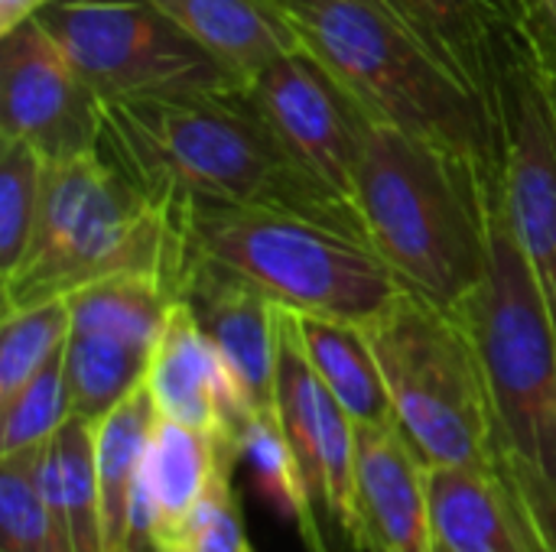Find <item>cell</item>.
I'll return each mask as SVG.
<instances>
[{
    "instance_id": "obj_1",
    "label": "cell",
    "mask_w": 556,
    "mask_h": 552,
    "mask_svg": "<svg viewBox=\"0 0 556 552\" xmlns=\"http://www.w3.org/2000/svg\"><path fill=\"white\" fill-rule=\"evenodd\" d=\"M98 156L150 205H261L332 221L365 238L358 218L316 189L277 146L248 91L101 104Z\"/></svg>"
},
{
    "instance_id": "obj_2",
    "label": "cell",
    "mask_w": 556,
    "mask_h": 552,
    "mask_svg": "<svg viewBox=\"0 0 556 552\" xmlns=\"http://www.w3.org/2000/svg\"><path fill=\"white\" fill-rule=\"evenodd\" d=\"M482 368L492 482L528 552H556V332L515 241L505 182L489 202V264L459 309Z\"/></svg>"
},
{
    "instance_id": "obj_3",
    "label": "cell",
    "mask_w": 556,
    "mask_h": 552,
    "mask_svg": "<svg viewBox=\"0 0 556 552\" xmlns=\"http://www.w3.org/2000/svg\"><path fill=\"white\" fill-rule=\"evenodd\" d=\"M342 88L378 124H391L502 182V133L479 101L378 0H270Z\"/></svg>"
},
{
    "instance_id": "obj_4",
    "label": "cell",
    "mask_w": 556,
    "mask_h": 552,
    "mask_svg": "<svg viewBox=\"0 0 556 552\" xmlns=\"http://www.w3.org/2000/svg\"><path fill=\"white\" fill-rule=\"evenodd\" d=\"M502 182H482L443 150L371 120L355 211L401 290L459 312L485 277L489 202Z\"/></svg>"
},
{
    "instance_id": "obj_5",
    "label": "cell",
    "mask_w": 556,
    "mask_h": 552,
    "mask_svg": "<svg viewBox=\"0 0 556 552\" xmlns=\"http://www.w3.org/2000/svg\"><path fill=\"white\" fill-rule=\"evenodd\" d=\"M179 254L176 221L134 192L94 150L46 169L29 244L0 277V312L68 299L121 273H153L173 286Z\"/></svg>"
},
{
    "instance_id": "obj_6",
    "label": "cell",
    "mask_w": 556,
    "mask_h": 552,
    "mask_svg": "<svg viewBox=\"0 0 556 552\" xmlns=\"http://www.w3.org/2000/svg\"><path fill=\"white\" fill-rule=\"evenodd\" d=\"M182 244L296 316L365 325L401 283L365 238L300 211L231 205L173 215Z\"/></svg>"
},
{
    "instance_id": "obj_7",
    "label": "cell",
    "mask_w": 556,
    "mask_h": 552,
    "mask_svg": "<svg viewBox=\"0 0 556 552\" xmlns=\"http://www.w3.org/2000/svg\"><path fill=\"white\" fill-rule=\"evenodd\" d=\"M397 426L430 465L492 475L489 403L476 342L459 312L401 290L365 322Z\"/></svg>"
},
{
    "instance_id": "obj_8",
    "label": "cell",
    "mask_w": 556,
    "mask_h": 552,
    "mask_svg": "<svg viewBox=\"0 0 556 552\" xmlns=\"http://www.w3.org/2000/svg\"><path fill=\"white\" fill-rule=\"evenodd\" d=\"M108 101L205 98L244 85L150 0H55L36 16Z\"/></svg>"
},
{
    "instance_id": "obj_9",
    "label": "cell",
    "mask_w": 556,
    "mask_h": 552,
    "mask_svg": "<svg viewBox=\"0 0 556 552\" xmlns=\"http://www.w3.org/2000/svg\"><path fill=\"white\" fill-rule=\"evenodd\" d=\"M505 205L556 332V72L521 26L495 81Z\"/></svg>"
},
{
    "instance_id": "obj_10",
    "label": "cell",
    "mask_w": 556,
    "mask_h": 552,
    "mask_svg": "<svg viewBox=\"0 0 556 552\" xmlns=\"http://www.w3.org/2000/svg\"><path fill=\"white\" fill-rule=\"evenodd\" d=\"M244 91L287 159L358 218L355 182L371 117L342 81L313 52L296 46L264 65Z\"/></svg>"
},
{
    "instance_id": "obj_11",
    "label": "cell",
    "mask_w": 556,
    "mask_h": 552,
    "mask_svg": "<svg viewBox=\"0 0 556 552\" xmlns=\"http://www.w3.org/2000/svg\"><path fill=\"white\" fill-rule=\"evenodd\" d=\"M173 306V286L153 273L108 277L68 296L65 381L72 413L94 423L147 384Z\"/></svg>"
},
{
    "instance_id": "obj_12",
    "label": "cell",
    "mask_w": 556,
    "mask_h": 552,
    "mask_svg": "<svg viewBox=\"0 0 556 552\" xmlns=\"http://www.w3.org/2000/svg\"><path fill=\"white\" fill-rule=\"evenodd\" d=\"M98 133L101 101L52 33L29 20L0 36V137L55 166L94 153Z\"/></svg>"
},
{
    "instance_id": "obj_13",
    "label": "cell",
    "mask_w": 556,
    "mask_h": 552,
    "mask_svg": "<svg viewBox=\"0 0 556 552\" xmlns=\"http://www.w3.org/2000/svg\"><path fill=\"white\" fill-rule=\"evenodd\" d=\"M182 241V238H179ZM176 299L195 316L225 358L251 413H274L277 381V303L222 264L182 244Z\"/></svg>"
},
{
    "instance_id": "obj_14",
    "label": "cell",
    "mask_w": 556,
    "mask_h": 552,
    "mask_svg": "<svg viewBox=\"0 0 556 552\" xmlns=\"http://www.w3.org/2000/svg\"><path fill=\"white\" fill-rule=\"evenodd\" d=\"M430 462L397 423L355 426V501L368 552H437Z\"/></svg>"
},
{
    "instance_id": "obj_15",
    "label": "cell",
    "mask_w": 556,
    "mask_h": 552,
    "mask_svg": "<svg viewBox=\"0 0 556 552\" xmlns=\"http://www.w3.org/2000/svg\"><path fill=\"white\" fill-rule=\"evenodd\" d=\"M147 390L160 416L202 429L235 446L248 416H254L205 329L176 299L156 342Z\"/></svg>"
},
{
    "instance_id": "obj_16",
    "label": "cell",
    "mask_w": 556,
    "mask_h": 552,
    "mask_svg": "<svg viewBox=\"0 0 556 552\" xmlns=\"http://www.w3.org/2000/svg\"><path fill=\"white\" fill-rule=\"evenodd\" d=\"M420 46L495 111L505 42L528 26L521 0H378Z\"/></svg>"
},
{
    "instance_id": "obj_17",
    "label": "cell",
    "mask_w": 556,
    "mask_h": 552,
    "mask_svg": "<svg viewBox=\"0 0 556 552\" xmlns=\"http://www.w3.org/2000/svg\"><path fill=\"white\" fill-rule=\"evenodd\" d=\"M241 85L296 49L293 26L270 0H150Z\"/></svg>"
},
{
    "instance_id": "obj_18",
    "label": "cell",
    "mask_w": 556,
    "mask_h": 552,
    "mask_svg": "<svg viewBox=\"0 0 556 552\" xmlns=\"http://www.w3.org/2000/svg\"><path fill=\"white\" fill-rule=\"evenodd\" d=\"M228 459L238 462L231 442L192 429L186 423L156 416L140 468V488L156 517L160 552L173 543L179 524L186 521V514L192 511V504L199 501L218 465Z\"/></svg>"
},
{
    "instance_id": "obj_19",
    "label": "cell",
    "mask_w": 556,
    "mask_h": 552,
    "mask_svg": "<svg viewBox=\"0 0 556 552\" xmlns=\"http://www.w3.org/2000/svg\"><path fill=\"white\" fill-rule=\"evenodd\" d=\"M296 335L319 384L336 397V403L349 413L355 426L397 423L365 325L323 316H296Z\"/></svg>"
},
{
    "instance_id": "obj_20",
    "label": "cell",
    "mask_w": 556,
    "mask_h": 552,
    "mask_svg": "<svg viewBox=\"0 0 556 552\" xmlns=\"http://www.w3.org/2000/svg\"><path fill=\"white\" fill-rule=\"evenodd\" d=\"M430 527L437 552H528L492 475L430 465Z\"/></svg>"
},
{
    "instance_id": "obj_21",
    "label": "cell",
    "mask_w": 556,
    "mask_h": 552,
    "mask_svg": "<svg viewBox=\"0 0 556 552\" xmlns=\"http://www.w3.org/2000/svg\"><path fill=\"white\" fill-rule=\"evenodd\" d=\"M156 403L143 387L127 400L94 420V462L101 488V524H104V552H127L130 514L140 485V468L147 455L150 433L156 426Z\"/></svg>"
},
{
    "instance_id": "obj_22",
    "label": "cell",
    "mask_w": 556,
    "mask_h": 552,
    "mask_svg": "<svg viewBox=\"0 0 556 552\" xmlns=\"http://www.w3.org/2000/svg\"><path fill=\"white\" fill-rule=\"evenodd\" d=\"M46 501L72 552H104L101 488L94 462V423L72 413L46 442L39 465Z\"/></svg>"
},
{
    "instance_id": "obj_23",
    "label": "cell",
    "mask_w": 556,
    "mask_h": 552,
    "mask_svg": "<svg viewBox=\"0 0 556 552\" xmlns=\"http://www.w3.org/2000/svg\"><path fill=\"white\" fill-rule=\"evenodd\" d=\"M42 449L0 455V552H72L42 491Z\"/></svg>"
},
{
    "instance_id": "obj_24",
    "label": "cell",
    "mask_w": 556,
    "mask_h": 552,
    "mask_svg": "<svg viewBox=\"0 0 556 552\" xmlns=\"http://www.w3.org/2000/svg\"><path fill=\"white\" fill-rule=\"evenodd\" d=\"M68 299H49L0 312V400L39 374L68 342Z\"/></svg>"
},
{
    "instance_id": "obj_25",
    "label": "cell",
    "mask_w": 556,
    "mask_h": 552,
    "mask_svg": "<svg viewBox=\"0 0 556 552\" xmlns=\"http://www.w3.org/2000/svg\"><path fill=\"white\" fill-rule=\"evenodd\" d=\"M68 416H72V394L65 381V348H62L16 394L0 400V455H13L49 442Z\"/></svg>"
},
{
    "instance_id": "obj_26",
    "label": "cell",
    "mask_w": 556,
    "mask_h": 552,
    "mask_svg": "<svg viewBox=\"0 0 556 552\" xmlns=\"http://www.w3.org/2000/svg\"><path fill=\"white\" fill-rule=\"evenodd\" d=\"M49 163L20 140L0 137V277H7L36 228Z\"/></svg>"
},
{
    "instance_id": "obj_27",
    "label": "cell",
    "mask_w": 556,
    "mask_h": 552,
    "mask_svg": "<svg viewBox=\"0 0 556 552\" xmlns=\"http://www.w3.org/2000/svg\"><path fill=\"white\" fill-rule=\"evenodd\" d=\"M238 465L248 468L257 495L293 524L303 514V482L293 449L274 413H254L235 439Z\"/></svg>"
},
{
    "instance_id": "obj_28",
    "label": "cell",
    "mask_w": 556,
    "mask_h": 552,
    "mask_svg": "<svg viewBox=\"0 0 556 552\" xmlns=\"http://www.w3.org/2000/svg\"><path fill=\"white\" fill-rule=\"evenodd\" d=\"M235 468L238 462L228 459L218 465L186 521L179 524L173 543L166 550L182 552H248L251 540L244 530L241 498L235 491Z\"/></svg>"
},
{
    "instance_id": "obj_29",
    "label": "cell",
    "mask_w": 556,
    "mask_h": 552,
    "mask_svg": "<svg viewBox=\"0 0 556 552\" xmlns=\"http://www.w3.org/2000/svg\"><path fill=\"white\" fill-rule=\"evenodd\" d=\"M528 33L556 72V0H528Z\"/></svg>"
},
{
    "instance_id": "obj_30",
    "label": "cell",
    "mask_w": 556,
    "mask_h": 552,
    "mask_svg": "<svg viewBox=\"0 0 556 552\" xmlns=\"http://www.w3.org/2000/svg\"><path fill=\"white\" fill-rule=\"evenodd\" d=\"M55 0H0V36L13 33L16 26L36 20L46 7H52Z\"/></svg>"
},
{
    "instance_id": "obj_31",
    "label": "cell",
    "mask_w": 556,
    "mask_h": 552,
    "mask_svg": "<svg viewBox=\"0 0 556 552\" xmlns=\"http://www.w3.org/2000/svg\"><path fill=\"white\" fill-rule=\"evenodd\" d=\"M163 552H182V550H163Z\"/></svg>"
},
{
    "instance_id": "obj_32",
    "label": "cell",
    "mask_w": 556,
    "mask_h": 552,
    "mask_svg": "<svg viewBox=\"0 0 556 552\" xmlns=\"http://www.w3.org/2000/svg\"><path fill=\"white\" fill-rule=\"evenodd\" d=\"M521 3H525V10H528V0H521Z\"/></svg>"
},
{
    "instance_id": "obj_33",
    "label": "cell",
    "mask_w": 556,
    "mask_h": 552,
    "mask_svg": "<svg viewBox=\"0 0 556 552\" xmlns=\"http://www.w3.org/2000/svg\"><path fill=\"white\" fill-rule=\"evenodd\" d=\"M248 552H257V550H254V547H251V550H248Z\"/></svg>"
}]
</instances>
